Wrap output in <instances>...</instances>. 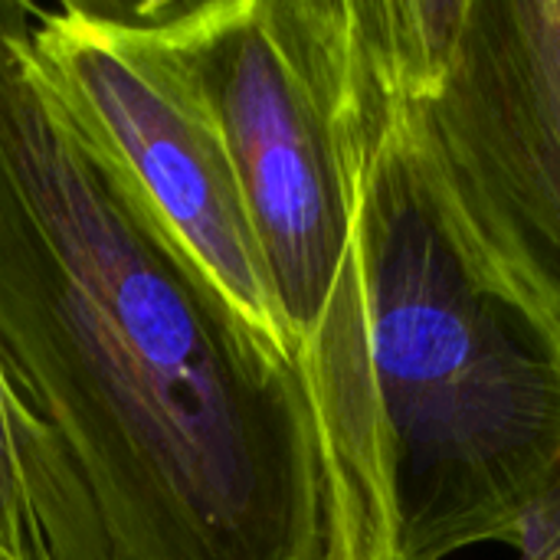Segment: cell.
I'll return each mask as SVG.
<instances>
[{"label": "cell", "mask_w": 560, "mask_h": 560, "mask_svg": "<svg viewBox=\"0 0 560 560\" xmlns=\"http://www.w3.org/2000/svg\"><path fill=\"white\" fill-rule=\"evenodd\" d=\"M0 364L112 560H335L308 381L75 135L0 0Z\"/></svg>", "instance_id": "obj_1"}, {"label": "cell", "mask_w": 560, "mask_h": 560, "mask_svg": "<svg viewBox=\"0 0 560 560\" xmlns=\"http://www.w3.org/2000/svg\"><path fill=\"white\" fill-rule=\"evenodd\" d=\"M348 125L387 560L525 548L560 509V325L459 217L384 0H351Z\"/></svg>", "instance_id": "obj_2"}, {"label": "cell", "mask_w": 560, "mask_h": 560, "mask_svg": "<svg viewBox=\"0 0 560 560\" xmlns=\"http://www.w3.org/2000/svg\"><path fill=\"white\" fill-rule=\"evenodd\" d=\"M226 144L285 341L325 436L335 560H387L348 125L351 0H158Z\"/></svg>", "instance_id": "obj_3"}, {"label": "cell", "mask_w": 560, "mask_h": 560, "mask_svg": "<svg viewBox=\"0 0 560 560\" xmlns=\"http://www.w3.org/2000/svg\"><path fill=\"white\" fill-rule=\"evenodd\" d=\"M420 138L472 236L560 325V0H384Z\"/></svg>", "instance_id": "obj_4"}, {"label": "cell", "mask_w": 560, "mask_h": 560, "mask_svg": "<svg viewBox=\"0 0 560 560\" xmlns=\"http://www.w3.org/2000/svg\"><path fill=\"white\" fill-rule=\"evenodd\" d=\"M23 3L33 69L75 135L233 308L292 351L226 144L158 0Z\"/></svg>", "instance_id": "obj_5"}, {"label": "cell", "mask_w": 560, "mask_h": 560, "mask_svg": "<svg viewBox=\"0 0 560 560\" xmlns=\"http://www.w3.org/2000/svg\"><path fill=\"white\" fill-rule=\"evenodd\" d=\"M0 560H112L102 522L0 364Z\"/></svg>", "instance_id": "obj_6"}, {"label": "cell", "mask_w": 560, "mask_h": 560, "mask_svg": "<svg viewBox=\"0 0 560 560\" xmlns=\"http://www.w3.org/2000/svg\"><path fill=\"white\" fill-rule=\"evenodd\" d=\"M518 560H560V515H555L522 551Z\"/></svg>", "instance_id": "obj_7"}]
</instances>
